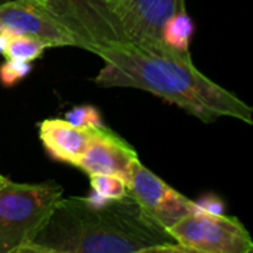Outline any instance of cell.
Masks as SVG:
<instances>
[{"label":"cell","mask_w":253,"mask_h":253,"mask_svg":"<svg viewBox=\"0 0 253 253\" xmlns=\"http://www.w3.org/2000/svg\"><path fill=\"white\" fill-rule=\"evenodd\" d=\"M90 53L104 61L93 80L99 87L145 90L203 123L231 117L253 125L251 105L205 76L194 65L191 53L179 52L165 42L117 40L95 46Z\"/></svg>","instance_id":"6da1fadb"},{"label":"cell","mask_w":253,"mask_h":253,"mask_svg":"<svg viewBox=\"0 0 253 253\" xmlns=\"http://www.w3.org/2000/svg\"><path fill=\"white\" fill-rule=\"evenodd\" d=\"M182 252L168 230L151 221L136 200L96 203L89 197H62L24 253Z\"/></svg>","instance_id":"7a4b0ae2"},{"label":"cell","mask_w":253,"mask_h":253,"mask_svg":"<svg viewBox=\"0 0 253 253\" xmlns=\"http://www.w3.org/2000/svg\"><path fill=\"white\" fill-rule=\"evenodd\" d=\"M62 197L64 187L55 181L7 179L0 188V253H24Z\"/></svg>","instance_id":"3957f363"},{"label":"cell","mask_w":253,"mask_h":253,"mask_svg":"<svg viewBox=\"0 0 253 253\" xmlns=\"http://www.w3.org/2000/svg\"><path fill=\"white\" fill-rule=\"evenodd\" d=\"M168 231L182 252L251 253L253 251L252 236L240 219L203 206L181 218Z\"/></svg>","instance_id":"277c9868"},{"label":"cell","mask_w":253,"mask_h":253,"mask_svg":"<svg viewBox=\"0 0 253 253\" xmlns=\"http://www.w3.org/2000/svg\"><path fill=\"white\" fill-rule=\"evenodd\" d=\"M76 39L77 47L90 52L95 46L127 40L110 13L93 0H34Z\"/></svg>","instance_id":"5b68a950"},{"label":"cell","mask_w":253,"mask_h":253,"mask_svg":"<svg viewBox=\"0 0 253 253\" xmlns=\"http://www.w3.org/2000/svg\"><path fill=\"white\" fill-rule=\"evenodd\" d=\"M99 3L127 40L160 43L165 25L185 12V0H93Z\"/></svg>","instance_id":"8992f818"},{"label":"cell","mask_w":253,"mask_h":253,"mask_svg":"<svg viewBox=\"0 0 253 253\" xmlns=\"http://www.w3.org/2000/svg\"><path fill=\"white\" fill-rule=\"evenodd\" d=\"M127 185L129 194L136 200L145 216L165 230L200 208L197 202L190 200L145 168L141 160L135 162Z\"/></svg>","instance_id":"52a82bcc"},{"label":"cell","mask_w":253,"mask_h":253,"mask_svg":"<svg viewBox=\"0 0 253 253\" xmlns=\"http://www.w3.org/2000/svg\"><path fill=\"white\" fill-rule=\"evenodd\" d=\"M15 34L34 36L50 47H77L73 34L34 0H4L0 3V36Z\"/></svg>","instance_id":"ba28073f"},{"label":"cell","mask_w":253,"mask_h":253,"mask_svg":"<svg viewBox=\"0 0 253 253\" xmlns=\"http://www.w3.org/2000/svg\"><path fill=\"white\" fill-rule=\"evenodd\" d=\"M136 160H139V157L135 148L104 125L99 127L96 136L76 168L87 176L93 173H107L120 176L129 182L130 172Z\"/></svg>","instance_id":"9c48e42d"},{"label":"cell","mask_w":253,"mask_h":253,"mask_svg":"<svg viewBox=\"0 0 253 253\" xmlns=\"http://www.w3.org/2000/svg\"><path fill=\"white\" fill-rule=\"evenodd\" d=\"M102 126H76L65 119H44L39 123V139L52 159L77 166Z\"/></svg>","instance_id":"30bf717a"},{"label":"cell","mask_w":253,"mask_h":253,"mask_svg":"<svg viewBox=\"0 0 253 253\" xmlns=\"http://www.w3.org/2000/svg\"><path fill=\"white\" fill-rule=\"evenodd\" d=\"M50 46L34 36L15 34V36H0V52L6 59L33 62L40 58L46 49Z\"/></svg>","instance_id":"8fae6325"},{"label":"cell","mask_w":253,"mask_h":253,"mask_svg":"<svg viewBox=\"0 0 253 253\" xmlns=\"http://www.w3.org/2000/svg\"><path fill=\"white\" fill-rule=\"evenodd\" d=\"M194 31V24L188 16L187 10L173 16L163 28L162 40L184 53H190V39Z\"/></svg>","instance_id":"7c38bea8"},{"label":"cell","mask_w":253,"mask_h":253,"mask_svg":"<svg viewBox=\"0 0 253 253\" xmlns=\"http://www.w3.org/2000/svg\"><path fill=\"white\" fill-rule=\"evenodd\" d=\"M90 179V188L102 200H113V199H122L129 194L127 182L116 175H107V173H93L89 175Z\"/></svg>","instance_id":"4fadbf2b"},{"label":"cell","mask_w":253,"mask_h":253,"mask_svg":"<svg viewBox=\"0 0 253 253\" xmlns=\"http://www.w3.org/2000/svg\"><path fill=\"white\" fill-rule=\"evenodd\" d=\"M64 119L76 126H102L104 125L101 113L93 105L74 107L65 114Z\"/></svg>","instance_id":"5bb4252c"},{"label":"cell","mask_w":253,"mask_h":253,"mask_svg":"<svg viewBox=\"0 0 253 253\" xmlns=\"http://www.w3.org/2000/svg\"><path fill=\"white\" fill-rule=\"evenodd\" d=\"M31 70V62L6 59L0 67V82L4 86H13L21 79H24Z\"/></svg>","instance_id":"9a60e30c"},{"label":"cell","mask_w":253,"mask_h":253,"mask_svg":"<svg viewBox=\"0 0 253 253\" xmlns=\"http://www.w3.org/2000/svg\"><path fill=\"white\" fill-rule=\"evenodd\" d=\"M6 181H7V178H6V176H3V175H0V188L4 185V182H6Z\"/></svg>","instance_id":"2e32d148"},{"label":"cell","mask_w":253,"mask_h":253,"mask_svg":"<svg viewBox=\"0 0 253 253\" xmlns=\"http://www.w3.org/2000/svg\"><path fill=\"white\" fill-rule=\"evenodd\" d=\"M1 1H4V0H0V3H1Z\"/></svg>","instance_id":"e0dca14e"}]
</instances>
